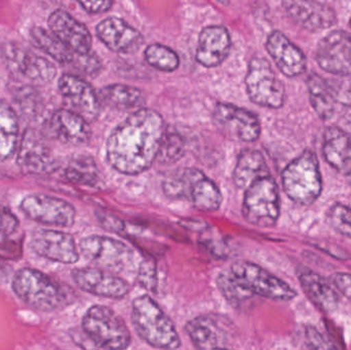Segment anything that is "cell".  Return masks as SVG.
Instances as JSON below:
<instances>
[{"label": "cell", "instance_id": "cell-1", "mask_svg": "<svg viewBox=\"0 0 351 350\" xmlns=\"http://www.w3.org/2000/svg\"><path fill=\"white\" fill-rule=\"evenodd\" d=\"M165 121L152 109L135 111L109 136L106 158L117 172L135 176L146 172L158 158L164 139Z\"/></svg>", "mask_w": 351, "mask_h": 350}, {"label": "cell", "instance_id": "cell-2", "mask_svg": "<svg viewBox=\"0 0 351 350\" xmlns=\"http://www.w3.org/2000/svg\"><path fill=\"white\" fill-rule=\"evenodd\" d=\"M131 320L138 336L150 347L158 349L181 347L174 323L150 296L142 295L134 300Z\"/></svg>", "mask_w": 351, "mask_h": 350}, {"label": "cell", "instance_id": "cell-3", "mask_svg": "<svg viewBox=\"0 0 351 350\" xmlns=\"http://www.w3.org/2000/svg\"><path fill=\"white\" fill-rule=\"evenodd\" d=\"M165 195L172 199H184L202 212H215L222 205V193L216 183L202 171L184 168L166 177Z\"/></svg>", "mask_w": 351, "mask_h": 350}, {"label": "cell", "instance_id": "cell-4", "mask_svg": "<svg viewBox=\"0 0 351 350\" xmlns=\"http://www.w3.org/2000/svg\"><path fill=\"white\" fill-rule=\"evenodd\" d=\"M80 250L82 256L96 266L117 275L137 277L143 260L132 247L109 236H88L80 242Z\"/></svg>", "mask_w": 351, "mask_h": 350}, {"label": "cell", "instance_id": "cell-5", "mask_svg": "<svg viewBox=\"0 0 351 350\" xmlns=\"http://www.w3.org/2000/svg\"><path fill=\"white\" fill-rule=\"evenodd\" d=\"M282 183L285 193L291 201L303 205L315 203L323 190L317 154L305 150L293 160L282 171Z\"/></svg>", "mask_w": 351, "mask_h": 350}, {"label": "cell", "instance_id": "cell-6", "mask_svg": "<svg viewBox=\"0 0 351 350\" xmlns=\"http://www.w3.org/2000/svg\"><path fill=\"white\" fill-rule=\"evenodd\" d=\"M82 331L97 349H125L132 342L127 325L108 306H92L82 318Z\"/></svg>", "mask_w": 351, "mask_h": 350}, {"label": "cell", "instance_id": "cell-7", "mask_svg": "<svg viewBox=\"0 0 351 350\" xmlns=\"http://www.w3.org/2000/svg\"><path fill=\"white\" fill-rule=\"evenodd\" d=\"M12 290L25 304L40 312L58 310L66 301L59 284L36 269H20L12 281Z\"/></svg>", "mask_w": 351, "mask_h": 350}, {"label": "cell", "instance_id": "cell-8", "mask_svg": "<svg viewBox=\"0 0 351 350\" xmlns=\"http://www.w3.org/2000/svg\"><path fill=\"white\" fill-rule=\"evenodd\" d=\"M243 215L245 221L262 228L276 226L280 215V191L271 175L256 180L245 189Z\"/></svg>", "mask_w": 351, "mask_h": 350}, {"label": "cell", "instance_id": "cell-9", "mask_svg": "<svg viewBox=\"0 0 351 350\" xmlns=\"http://www.w3.org/2000/svg\"><path fill=\"white\" fill-rule=\"evenodd\" d=\"M231 277L252 295L276 301H291L297 292L286 282L250 261H237L231 265Z\"/></svg>", "mask_w": 351, "mask_h": 350}, {"label": "cell", "instance_id": "cell-10", "mask_svg": "<svg viewBox=\"0 0 351 350\" xmlns=\"http://www.w3.org/2000/svg\"><path fill=\"white\" fill-rule=\"evenodd\" d=\"M245 86L252 102L265 108L278 109L286 102V88L267 60H251L245 76Z\"/></svg>", "mask_w": 351, "mask_h": 350}, {"label": "cell", "instance_id": "cell-11", "mask_svg": "<svg viewBox=\"0 0 351 350\" xmlns=\"http://www.w3.org/2000/svg\"><path fill=\"white\" fill-rule=\"evenodd\" d=\"M1 57L10 73L33 84H47L57 75L53 62L19 43H4L1 47Z\"/></svg>", "mask_w": 351, "mask_h": 350}, {"label": "cell", "instance_id": "cell-12", "mask_svg": "<svg viewBox=\"0 0 351 350\" xmlns=\"http://www.w3.org/2000/svg\"><path fill=\"white\" fill-rule=\"evenodd\" d=\"M213 121L217 129L232 141L252 143L261 135V125L257 115L229 103L216 105Z\"/></svg>", "mask_w": 351, "mask_h": 350}, {"label": "cell", "instance_id": "cell-13", "mask_svg": "<svg viewBox=\"0 0 351 350\" xmlns=\"http://www.w3.org/2000/svg\"><path fill=\"white\" fill-rule=\"evenodd\" d=\"M21 209L29 219L45 225L70 227L75 222V208L51 195H27L21 203Z\"/></svg>", "mask_w": 351, "mask_h": 350}, {"label": "cell", "instance_id": "cell-14", "mask_svg": "<svg viewBox=\"0 0 351 350\" xmlns=\"http://www.w3.org/2000/svg\"><path fill=\"white\" fill-rule=\"evenodd\" d=\"M72 279L80 289L98 297L123 299L131 291L127 279L101 267H84L72 273Z\"/></svg>", "mask_w": 351, "mask_h": 350}, {"label": "cell", "instance_id": "cell-15", "mask_svg": "<svg viewBox=\"0 0 351 350\" xmlns=\"http://www.w3.org/2000/svg\"><path fill=\"white\" fill-rule=\"evenodd\" d=\"M315 61L322 70L338 76L351 75V35L343 30L328 33L317 43Z\"/></svg>", "mask_w": 351, "mask_h": 350}, {"label": "cell", "instance_id": "cell-16", "mask_svg": "<svg viewBox=\"0 0 351 350\" xmlns=\"http://www.w3.org/2000/svg\"><path fill=\"white\" fill-rule=\"evenodd\" d=\"M58 86L67 109L77 113L88 123L98 117L101 108L100 99L84 78L65 73L60 77Z\"/></svg>", "mask_w": 351, "mask_h": 350}, {"label": "cell", "instance_id": "cell-17", "mask_svg": "<svg viewBox=\"0 0 351 350\" xmlns=\"http://www.w3.org/2000/svg\"><path fill=\"white\" fill-rule=\"evenodd\" d=\"M18 164L24 172L34 175L51 174L57 168V160L45 136L36 129L29 127L21 140Z\"/></svg>", "mask_w": 351, "mask_h": 350}, {"label": "cell", "instance_id": "cell-18", "mask_svg": "<svg viewBox=\"0 0 351 350\" xmlns=\"http://www.w3.org/2000/svg\"><path fill=\"white\" fill-rule=\"evenodd\" d=\"M289 18L309 32L331 28L337 23L333 8L317 0H282Z\"/></svg>", "mask_w": 351, "mask_h": 350}, {"label": "cell", "instance_id": "cell-19", "mask_svg": "<svg viewBox=\"0 0 351 350\" xmlns=\"http://www.w3.org/2000/svg\"><path fill=\"white\" fill-rule=\"evenodd\" d=\"M30 246L37 255L55 262L73 264L80 259L73 236L58 230H37L31 238Z\"/></svg>", "mask_w": 351, "mask_h": 350}, {"label": "cell", "instance_id": "cell-20", "mask_svg": "<svg viewBox=\"0 0 351 350\" xmlns=\"http://www.w3.org/2000/svg\"><path fill=\"white\" fill-rule=\"evenodd\" d=\"M185 331L198 349L230 347V333L224 318L212 314L196 316L186 324Z\"/></svg>", "mask_w": 351, "mask_h": 350}, {"label": "cell", "instance_id": "cell-21", "mask_svg": "<svg viewBox=\"0 0 351 350\" xmlns=\"http://www.w3.org/2000/svg\"><path fill=\"white\" fill-rule=\"evenodd\" d=\"M49 31L68 49L77 55H86L92 49V35L80 21L65 10H57L49 16Z\"/></svg>", "mask_w": 351, "mask_h": 350}, {"label": "cell", "instance_id": "cell-22", "mask_svg": "<svg viewBox=\"0 0 351 350\" xmlns=\"http://www.w3.org/2000/svg\"><path fill=\"white\" fill-rule=\"evenodd\" d=\"M266 49L276 67L287 77H297L306 71V55L280 31L270 33Z\"/></svg>", "mask_w": 351, "mask_h": 350}, {"label": "cell", "instance_id": "cell-23", "mask_svg": "<svg viewBox=\"0 0 351 350\" xmlns=\"http://www.w3.org/2000/svg\"><path fill=\"white\" fill-rule=\"evenodd\" d=\"M97 36L110 51L134 53L141 49L144 37L137 29L119 18H109L97 26Z\"/></svg>", "mask_w": 351, "mask_h": 350}, {"label": "cell", "instance_id": "cell-24", "mask_svg": "<svg viewBox=\"0 0 351 350\" xmlns=\"http://www.w3.org/2000/svg\"><path fill=\"white\" fill-rule=\"evenodd\" d=\"M88 121L69 109L55 111L49 121V133L60 142L68 145H84L92 137Z\"/></svg>", "mask_w": 351, "mask_h": 350}, {"label": "cell", "instance_id": "cell-25", "mask_svg": "<svg viewBox=\"0 0 351 350\" xmlns=\"http://www.w3.org/2000/svg\"><path fill=\"white\" fill-rule=\"evenodd\" d=\"M230 49V35L225 27H206L198 37L196 61L204 67H217L228 57Z\"/></svg>", "mask_w": 351, "mask_h": 350}, {"label": "cell", "instance_id": "cell-26", "mask_svg": "<svg viewBox=\"0 0 351 350\" xmlns=\"http://www.w3.org/2000/svg\"><path fill=\"white\" fill-rule=\"evenodd\" d=\"M323 156L326 162L351 184V137L338 127H330L324 134Z\"/></svg>", "mask_w": 351, "mask_h": 350}, {"label": "cell", "instance_id": "cell-27", "mask_svg": "<svg viewBox=\"0 0 351 350\" xmlns=\"http://www.w3.org/2000/svg\"><path fill=\"white\" fill-rule=\"evenodd\" d=\"M267 175H270L269 168L261 152L245 149L239 153L232 174L233 182L237 188L245 190L256 180Z\"/></svg>", "mask_w": 351, "mask_h": 350}, {"label": "cell", "instance_id": "cell-28", "mask_svg": "<svg viewBox=\"0 0 351 350\" xmlns=\"http://www.w3.org/2000/svg\"><path fill=\"white\" fill-rule=\"evenodd\" d=\"M298 277L306 295L321 310L331 312L338 308L339 296L323 277L313 271H302Z\"/></svg>", "mask_w": 351, "mask_h": 350}, {"label": "cell", "instance_id": "cell-29", "mask_svg": "<svg viewBox=\"0 0 351 350\" xmlns=\"http://www.w3.org/2000/svg\"><path fill=\"white\" fill-rule=\"evenodd\" d=\"M309 100L311 106L319 118L328 121L335 112L336 92L327 80L317 74L313 73L307 78Z\"/></svg>", "mask_w": 351, "mask_h": 350}, {"label": "cell", "instance_id": "cell-30", "mask_svg": "<svg viewBox=\"0 0 351 350\" xmlns=\"http://www.w3.org/2000/svg\"><path fill=\"white\" fill-rule=\"evenodd\" d=\"M19 121L16 111L0 99V162L14 155L18 145Z\"/></svg>", "mask_w": 351, "mask_h": 350}, {"label": "cell", "instance_id": "cell-31", "mask_svg": "<svg viewBox=\"0 0 351 350\" xmlns=\"http://www.w3.org/2000/svg\"><path fill=\"white\" fill-rule=\"evenodd\" d=\"M30 39L37 49L45 51L58 63L72 65L75 61L77 53L68 49L51 31L49 32L41 27H33L30 30Z\"/></svg>", "mask_w": 351, "mask_h": 350}, {"label": "cell", "instance_id": "cell-32", "mask_svg": "<svg viewBox=\"0 0 351 350\" xmlns=\"http://www.w3.org/2000/svg\"><path fill=\"white\" fill-rule=\"evenodd\" d=\"M65 176L70 182L80 186L95 187L101 182V174L94 158L77 155L68 162Z\"/></svg>", "mask_w": 351, "mask_h": 350}, {"label": "cell", "instance_id": "cell-33", "mask_svg": "<svg viewBox=\"0 0 351 350\" xmlns=\"http://www.w3.org/2000/svg\"><path fill=\"white\" fill-rule=\"evenodd\" d=\"M100 102L112 108L125 110L134 108L142 99L141 90L123 84H111L101 88L98 92Z\"/></svg>", "mask_w": 351, "mask_h": 350}, {"label": "cell", "instance_id": "cell-34", "mask_svg": "<svg viewBox=\"0 0 351 350\" xmlns=\"http://www.w3.org/2000/svg\"><path fill=\"white\" fill-rule=\"evenodd\" d=\"M145 59L150 66L162 72L175 71L180 65L177 53L170 47L158 43L149 45L145 49Z\"/></svg>", "mask_w": 351, "mask_h": 350}, {"label": "cell", "instance_id": "cell-35", "mask_svg": "<svg viewBox=\"0 0 351 350\" xmlns=\"http://www.w3.org/2000/svg\"><path fill=\"white\" fill-rule=\"evenodd\" d=\"M14 102L20 108L21 112L28 117H35L40 113L43 100L40 95L31 86H23L14 92Z\"/></svg>", "mask_w": 351, "mask_h": 350}, {"label": "cell", "instance_id": "cell-36", "mask_svg": "<svg viewBox=\"0 0 351 350\" xmlns=\"http://www.w3.org/2000/svg\"><path fill=\"white\" fill-rule=\"evenodd\" d=\"M185 152L183 139L176 134H165L164 139L158 150V158L162 164H174L177 162Z\"/></svg>", "mask_w": 351, "mask_h": 350}, {"label": "cell", "instance_id": "cell-37", "mask_svg": "<svg viewBox=\"0 0 351 350\" xmlns=\"http://www.w3.org/2000/svg\"><path fill=\"white\" fill-rule=\"evenodd\" d=\"M328 222L341 236L351 240V209L341 203H335L328 211Z\"/></svg>", "mask_w": 351, "mask_h": 350}, {"label": "cell", "instance_id": "cell-38", "mask_svg": "<svg viewBox=\"0 0 351 350\" xmlns=\"http://www.w3.org/2000/svg\"><path fill=\"white\" fill-rule=\"evenodd\" d=\"M219 290L222 295L232 303H239L252 297V294L245 291L237 282L231 277L230 273H223L219 275L218 281Z\"/></svg>", "mask_w": 351, "mask_h": 350}, {"label": "cell", "instance_id": "cell-39", "mask_svg": "<svg viewBox=\"0 0 351 350\" xmlns=\"http://www.w3.org/2000/svg\"><path fill=\"white\" fill-rule=\"evenodd\" d=\"M136 279L146 289H154L156 286V268L152 260H142Z\"/></svg>", "mask_w": 351, "mask_h": 350}, {"label": "cell", "instance_id": "cell-40", "mask_svg": "<svg viewBox=\"0 0 351 350\" xmlns=\"http://www.w3.org/2000/svg\"><path fill=\"white\" fill-rule=\"evenodd\" d=\"M72 65L75 66V68L84 73L90 74V75L98 73L102 68V64L99 58L90 51L86 55H76L75 61Z\"/></svg>", "mask_w": 351, "mask_h": 350}, {"label": "cell", "instance_id": "cell-41", "mask_svg": "<svg viewBox=\"0 0 351 350\" xmlns=\"http://www.w3.org/2000/svg\"><path fill=\"white\" fill-rule=\"evenodd\" d=\"M19 227V220L8 208L0 203V236L14 234Z\"/></svg>", "mask_w": 351, "mask_h": 350}, {"label": "cell", "instance_id": "cell-42", "mask_svg": "<svg viewBox=\"0 0 351 350\" xmlns=\"http://www.w3.org/2000/svg\"><path fill=\"white\" fill-rule=\"evenodd\" d=\"M88 14H102L108 12L114 0H77Z\"/></svg>", "mask_w": 351, "mask_h": 350}, {"label": "cell", "instance_id": "cell-43", "mask_svg": "<svg viewBox=\"0 0 351 350\" xmlns=\"http://www.w3.org/2000/svg\"><path fill=\"white\" fill-rule=\"evenodd\" d=\"M334 287L351 301V273H337L331 277Z\"/></svg>", "mask_w": 351, "mask_h": 350}, {"label": "cell", "instance_id": "cell-44", "mask_svg": "<svg viewBox=\"0 0 351 350\" xmlns=\"http://www.w3.org/2000/svg\"><path fill=\"white\" fill-rule=\"evenodd\" d=\"M307 340L313 349H327V345L324 342L323 337L315 328H308L306 331Z\"/></svg>", "mask_w": 351, "mask_h": 350}, {"label": "cell", "instance_id": "cell-45", "mask_svg": "<svg viewBox=\"0 0 351 350\" xmlns=\"http://www.w3.org/2000/svg\"><path fill=\"white\" fill-rule=\"evenodd\" d=\"M350 26H351V18H350Z\"/></svg>", "mask_w": 351, "mask_h": 350}]
</instances>
